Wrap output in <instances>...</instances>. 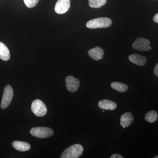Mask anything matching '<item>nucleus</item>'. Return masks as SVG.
I'll use <instances>...</instances> for the list:
<instances>
[{
  "label": "nucleus",
  "instance_id": "obj_1",
  "mask_svg": "<svg viewBox=\"0 0 158 158\" xmlns=\"http://www.w3.org/2000/svg\"><path fill=\"white\" fill-rule=\"evenodd\" d=\"M112 24V21L110 19L101 17L89 21L86 24V27L90 29L104 28L109 27Z\"/></svg>",
  "mask_w": 158,
  "mask_h": 158
},
{
  "label": "nucleus",
  "instance_id": "obj_2",
  "mask_svg": "<svg viewBox=\"0 0 158 158\" xmlns=\"http://www.w3.org/2000/svg\"><path fill=\"white\" fill-rule=\"evenodd\" d=\"M84 148L80 144H75L68 148L62 153L61 158H78L81 156Z\"/></svg>",
  "mask_w": 158,
  "mask_h": 158
},
{
  "label": "nucleus",
  "instance_id": "obj_3",
  "mask_svg": "<svg viewBox=\"0 0 158 158\" xmlns=\"http://www.w3.org/2000/svg\"><path fill=\"white\" fill-rule=\"evenodd\" d=\"M30 133L32 136L39 138H49L54 134L53 130L50 128L36 127L31 129Z\"/></svg>",
  "mask_w": 158,
  "mask_h": 158
},
{
  "label": "nucleus",
  "instance_id": "obj_4",
  "mask_svg": "<svg viewBox=\"0 0 158 158\" xmlns=\"http://www.w3.org/2000/svg\"><path fill=\"white\" fill-rule=\"evenodd\" d=\"M31 110L36 116L42 117L46 115L47 112V109L44 103L37 99L34 101L31 105Z\"/></svg>",
  "mask_w": 158,
  "mask_h": 158
},
{
  "label": "nucleus",
  "instance_id": "obj_5",
  "mask_svg": "<svg viewBox=\"0 0 158 158\" xmlns=\"http://www.w3.org/2000/svg\"><path fill=\"white\" fill-rule=\"evenodd\" d=\"M13 97V90L10 85H6L4 89V93L1 102V107L2 109L8 107L12 100Z\"/></svg>",
  "mask_w": 158,
  "mask_h": 158
},
{
  "label": "nucleus",
  "instance_id": "obj_6",
  "mask_svg": "<svg viewBox=\"0 0 158 158\" xmlns=\"http://www.w3.org/2000/svg\"><path fill=\"white\" fill-rule=\"evenodd\" d=\"M150 44V42L149 40L145 38L139 37L133 43L132 47L135 49L139 51H148L152 49Z\"/></svg>",
  "mask_w": 158,
  "mask_h": 158
},
{
  "label": "nucleus",
  "instance_id": "obj_7",
  "mask_svg": "<svg viewBox=\"0 0 158 158\" xmlns=\"http://www.w3.org/2000/svg\"><path fill=\"white\" fill-rule=\"evenodd\" d=\"M65 82L67 90L71 92L77 91L80 86V81L79 79L76 78L72 76L66 77Z\"/></svg>",
  "mask_w": 158,
  "mask_h": 158
},
{
  "label": "nucleus",
  "instance_id": "obj_8",
  "mask_svg": "<svg viewBox=\"0 0 158 158\" xmlns=\"http://www.w3.org/2000/svg\"><path fill=\"white\" fill-rule=\"evenodd\" d=\"M70 7V0H58L55 6V11L59 14H64L68 11Z\"/></svg>",
  "mask_w": 158,
  "mask_h": 158
},
{
  "label": "nucleus",
  "instance_id": "obj_9",
  "mask_svg": "<svg viewBox=\"0 0 158 158\" xmlns=\"http://www.w3.org/2000/svg\"><path fill=\"white\" fill-rule=\"evenodd\" d=\"M88 54L90 58L95 61H98L103 58L104 52L103 50L99 47H97L91 49L88 52Z\"/></svg>",
  "mask_w": 158,
  "mask_h": 158
},
{
  "label": "nucleus",
  "instance_id": "obj_10",
  "mask_svg": "<svg viewBox=\"0 0 158 158\" xmlns=\"http://www.w3.org/2000/svg\"><path fill=\"white\" fill-rule=\"evenodd\" d=\"M134 117L131 112H126L123 113L120 118V125L123 128L129 126L134 121Z\"/></svg>",
  "mask_w": 158,
  "mask_h": 158
},
{
  "label": "nucleus",
  "instance_id": "obj_11",
  "mask_svg": "<svg viewBox=\"0 0 158 158\" xmlns=\"http://www.w3.org/2000/svg\"><path fill=\"white\" fill-rule=\"evenodd\" d=\"M129 59L131 62L138 66H143L147 62V59L145 57L137 54L130 55Z\"/></svg>",
  "mask_w": 158,
  "mask_h": 158
},
{
  "label": "nucleus",
  "instance_id": "obj_12",
  "mask_svg": "<svg viewBox=\"0 0 158 158\" xmlns=\"http://www.w3.org/2000/svg\"><path fill=\"white\" fill-rule=\"evenodd\" d=\"M98 106L101 109L106 110H113L117 107V105L115 102L107 99L100 101Z\"/></svg>",
  "mask_w": 158,
  "mask_h": 158
},
{
  "label": "nucleus",
  "instance_id": "obj_13",
  "mask_svg": "<svg viewBox=\"0 0 158 158\" xmlns=\"http://www.w3.org/2000/svg\"><path fill=\"white\" fill-rule=\"evenodd\" d=\"M12 146L15 149L20 152H26L31 148V145L27 142L15 141L12 143Z\"/></svg>",
  "mask_w": 158,
  "mask_h": 158
},
{
  "label": "nucleus",
  "instance_id": "obj_14",
  "mask_svg": "<svg viewBox=\"0 0 158 158\" xmlns=\"http://www.w3.org/2000/svg\"><path fill=\"white\" fill-rule=\"evenodd\" d=\"M10 58L9 48L2 42H0V59L4 61H8Z\"/></svg>",
  "mask_w": 158,
  "mask_h": 158
},
{
  "label": "nucleus",
  "instance_id": "obj_15",
  "mask_svg": "<svg viewBox=\"0 0 158 158\" xmlns=\"http://www.w3.org/2000/svg\"><path fill=\"white\" fill-rule=\"evenodd\" d=\"M111 87L114 90L121 93L125 92L128 88L127 85L118 82H113L111 83Z\"/></svg>",
  "mask_w": 158,
  "mask_h": 158
},
{
  "label": "nucleus",
  "instance_id": "obj_16",
  "mask_svg": "<svg viewBox=\"0 0 158 158\" xmlns=\"http://www.w3.org/2000/svg\"><path fill=\"white\" fill-rule=\"evenodd\" d=\"M144 118H145V120L148 122L152 123L155 122L157 119V113L156 111H154V110L149 111L148 113H146Z\"/></svg>",
  "mask_w": 158,
  "mask_h": 158
},
{
  "label": "nucleus",
  "instance_id": "obj_17",
  "mask_svg": "<svg viewBox=\"0 0 158 158\" xmlns=\"http://www.w3.org/2000/svg\"><path fill=\"white\" fill-rule=\"evenodd\" d=\"M107 0H89V5L91 8H99L104 6Z\"/></svg>",
  "mask_w": 158,
  "mask_h": 158
},
{
  "label": "nucleus",
  "instance_id": "obj_18",
  "mask_svg": "<svg viewBox=\"0 0 158 158\" xmlns=\"http://www.w3.org/2000/svg\"><path fill=\"white\" fill-rule=\"evenodd\" d=\"M26 6L29 8L35 7L37 5L39 0H23Z\"/></svg>",
  "mask_w": 158,
  "mask_h": 158
},
{
  "label": "nucleus",
  "instance_id": "obj_19",
  "mask_svg": "<svg viewBox=\"0 0 158 158\" xmlns=\"http://www.w3.org/2000/svg\"><path fill=\"white\" fill-rule=\"evenodd\" d=\"M154 73L156 77H158V63L156 64L154 69Z\"/></svg>",
  "mask_w": 158,
  "mask_h": 158
},
{
  "label": "nucleus",
  "instance_id": "obj_20",
  "mask_svg": "<svg viewBox=\"0 0 158 158\" xmlns=\"http://www.w3.org/2000/svg\"><path fill=\"white\" fill-rule=\"evenodd\" d=\"M111 158H123V157L122 156L120 155H118V154H114L112 155L110 157Z\"/></svg>",
  "mask_w": 158,
  "mask_h": 158
},
{
  "label": "nucleus",
  "instance_id": "obj_21",
  "mask_svg": "<svg viewBox=\"0 0 158 158\" xmlns=\"http://www.w3.org/2000/svg\"><path fill=\"white\" fill-rule=\"evenodd\" d=\"M153 21L155 22L156 23H158V13L156 14V15L154 16L153 17Z\"/></svg>",
  "mask_w": 158,
  "mask_h": 158
},
{
  "label": "nucleus",
  "instance_id": "obj_22",
  "mask_svg": "<svg viewBox=\"0 0 158 158\" xmlns=\"http://www.w3.org/2000/svg\"><path fill=\"white\" fill-rule=\"evenodd\" d=\"M154 158H158V156H156L154 157Z\"/></svg>",
  "mask_w": 158,
  "mask_h": 158
},
{
  "label": "nucleus",
  "instance_id": "obj_23",
  "mask_svg": "<svg viewBox=\"0 0 158 158\" xmlns=\"http://www.w3.org/2000/svg\"><path fill=\"white\" fill-rule=\"evenodd\" d=\"M102 112H103V113H104V112H105V110H103Z\"/></svg>",
  "mask_w": 158,
  "mask_h": 158
}]
</instances>
